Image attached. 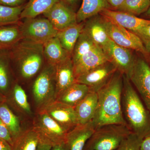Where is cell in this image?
Returning a JSON list of instances; mask_svg holds the SVG:
<instances>
[{"instance_id":"obj_12","label":"cell","mask_w":150,"mask_h":150,"mask_svg":"<svg viewBox=\"0 0 150 150\" xmlns=\"http://www.w3.org/2000/svg\"><path fill=\"white\" fill-rule=\"evenodd\" d=\"M43 14L58 31L77 23L76 13L72 8L61 0Z\"/></svg>"},{"instance_id":"obj_32","label":"cell","mask_w":150,"mask_h":150,"mask_svg":"<svg viewBox=\"0 0 150 150\" xmlns=\"http://www.w3.org/2000/svg\"><path fill=\"white\" fill-rule=\"evenodd\" d=\"M143 139L136 134L131 133L115 150H140Z\"/></svg>"},{"instance_id":"obj_40","label":"cell","mask_w":150,"mask_h":150,"mask_svg":"<svg viewBox=\"0 0 150 150\" xmlns=\"http://www.w3.org/2000/svg\"><path fill=\"white\" fill-rule=\"evenodd\" d=\"M0 150H12L11 146L8 142L0 138Z\"/></svg>"},{"instance_id":"obj_10","label":"cell","mask_w":150,"mask_h":150,"mask_svg":"<svg viewBox=\"0 0 150 150\" xmlns=\"http://www.w3.org/2000/svg\"><path fill=\"white\" fill-rule=\"evenodd\" d=\"M102 49L108 62L113 64L122 74L129 76L134 68L137 57L134 51L118 46L110 39Z\"/></svg>"},{"instance_id":"obj_25","label":"cell","mask_w":150,"mask_h":150,"mask_svg":"<svg viewBox=\"0 0 150 150\" xmlns=\"http://www.w3.org/2000/svg\"><path fill=\"white\" fill-rule=\"evenodd\" d=\"M108 9H111L107 0H82L80 8L76 13L77 21L83 22Z\"/></svg>"},{"instance_id":"obj_16","label":"cell","mask_w":150,"mask_h":150,"mask_svg":"<svg viewBox=\"0 0 150 150\" xmlns=\"http://www.w3.org/2000/svg\"><path fill=\"white\" fill-rule=\"evenodd\" d=\"M6 102L15 112L33 119L35 115L31 110L26 93L22 87L16 82L6 97Z\"/></svg>"},{"instance_id":"obj_23","label":"cell","mask_w":150,"mask_h":150,"mask_svg":"<svg viewBox=\"0 0 150 150\" xmlns=\"http://www.w3.org/2000/svg\"><path fill=\"white\" fill-rule=\"evenodd\" d=\"M0 119L7 127L13 142L25 131L19 117L6 101L0 103Z\"/></svg>"},{"instance_id":"obj_13","label":"cell","mask_w":150,"mask_h":150,"mask_svg":"<svg viewBox=\"0 0 150 150\" xmlns=\"http://www.w3.org/2000/svg\"><path fill=\"white\" fill-rule=\"evenodd\" d=\"M43 110L68 132L78 125L74 108L55 100Z\"/></svg>"},{"instance_id":"obj_42","label":"cell","mask_w":150,"mask_h":150,"mask_svg":"<svg viewBox=\"0 0 150 150\" xmlns=\"http://www.w3.org/2000/svg\"><path fill=\"white\" fill-rule=\"evenodd\" d=\"M142 16L144 18L150 20V6L147 11L144 13L143 14Z\"/></svg>"},{"instance_id":"obj_41","label":"cell","mask_w":150,"mask_h":150,"mask_svg":"<svg viewBox=\"0 0 150 150\" xmlns=\"http://www.w3.org/2000/svg\"><path fill=\"white\" fill-rule=\"evenodd\" d=\"M61 1L73 8V7L76 4L79 0H61Z\"/></svg>"},{"instance_id":"obj_39","label":"cell","mask_w":150,"mask_h":150,"mask_svg":"<svg viewBox=\"0 0 150 150\" xmlns=\"http://www.w3.org/2000/svg\"><path fill=\"white\" fill-rule=\"evenodd\" d=\"M50 150H68L67 144L65 141L57 144L54 145Z\"/></svg>"},{"instance_id":"obj_38","label":"cell","mask_w":150,"mask_h":150,"mask_svg":"<svg viewBox=\"0 0 150 150\" xmlns=\"http://www.w3.org/2000/svg\"><path fill=\"white\" fill-rule=\"evenodd\" d=\"M140 150H150V136L145 137L142 140Z\"/></svg>"},{"instance_id":"obj_26","label":"cell","mask_w":150,"mask_h":150,"mask_svg":"<svg viewBox=\"0 0 150 150\" xmlns=\"http://www.w3.org/2000/svg\"><path fill=\"white\" fill-rule=\"evenodd\" d=\"M83 22L75 23L65 29L58 31L56 36L62 47L71 55L75 45L83 31Z\"/></svg>"},{"instance_id":"obj_37","label":"cell","mask_w":150,"mask_h":150,"mask_svg":"<svg viewBox=\"0 0 150 150\" xmlns=\"http://www.w3.org/2000/svg\"><path fill=\"white\" fill-rule=\"evenodd\" d=\"M111 9L118 11L123 4L125 0H107Z\"/></svg>"},{"instance_id":"obj_43","label":"cell","mask_w":150,"mask_h":150,"mask_svg":"<svg viewBox=\"0 0 150 150\" xmlns=\"http://www.w3.org/2000/svg\"><path fill=\"white\" fill-rule=\"evenodd\" d=\"M6 101V97L0 93V103Z\"/></svg>"},{"instance_id":"obj_24","label":"cell","mask_w":150,"mask_h":150,"mask_svg":"<svg viewBox=\"0 0 150 150\" xmlns=\"http://www.w3.org/2000/svg\"><path fill=\"white\" fill-rule=\"evenodd\" d=\"M89 92L88 86L76 82L63 92L56 100L75 108Z\"/></svg>"},{"instance_id":"obj_29","label":"cell","mask_w":150,"mask_h":150,"mask_svg":"<svg viewBox=\"0 0 150 150\" xmlns=\"http://www.w3.org/2000/svg\"><path fill=\"white\" fill-rule=\"evenodd\" d=\"M39 140V134L33 128L27 129L14 141L12 150H36Z\"/></svg>"},{"instance_id":"obj_21","label":"cell","mask_w":150,"mask_h":150,"mask_svg":"<svg viewBox=\"0 0 150 150\" xmlns=\"http://www.w3.org/2000/svg\"><path fill=\"white\" fill-rule=\"evenodd\" d=\"M98 100L97 93L90 91L74 108L78 124H85L92 121L96 112Z\"/></svg>"},{"instance_id":"obj_20","label":"cell","mask_w":150,"mask_h":150,"mask_svg":"<svg viewBox=\"0 0 150 150\" xmlns=\"http://www.w3.org/2000/svg\"><path fill=\"white\" fill-rule=\"evenodd\" d=\"M16 82L8 50H0V93L6 97Z\"/></svg>"},{"instance_id":"obj_28","label":"cell","mask_w":150,"mask_h":150,"mask_svg":"<svg viewBox=\"0 0 150 150\" xmlns=\"http://www.w3.org/2000/svg\"><path fill=\"white\" fill-rule=\"evenodd\" d=\"M19 23L0 26V50L10 49L23 39Z\"/></svg>"},{"instance_id":"obj_22","label":"cell","mask_w":150,"mask_h":150,"mask_svg":"<svg viewBox=\"0 0 150 150\" xmlns=\"http://www.w3.org/2000/svg\"><path fill=\"white\" fill-rule=\"evenodd\" d=\"M43 48L45 60L52 66H56L71 56L62 47L56 35L44 43Z\"/></svg>"},{"instance_id":"obj_18","label":"cell","mask_w":150,"mask_h":150,"mask_svg":"<svg viewBox=\"0 0 150 150\" xmlns=\"http://www.w3.org/2000/svg\"><path fill=\"white\" fill-rule=\"evenodd\" d=\"M95 130L92 121L85 124H78L66 136L65 142L68 150H83Z\"/></svg>"},{"instance_id":"obj_17","label":"cell","mask_w":150,"mask_h":150,"mask_svg":"<svg viewBox=\"0 0 150 150\" xmlns=\"http://www.w3.org/2000/svg\"><path fill=\"white\" fill-rule=\"evenodd\" d=\"M55 67L56 100L63 92L76 81L71 56Z\"/></svg>"},{"instance_id":"obj_2","label":"cell","mask_w":150,"mask_h":150,"mask_svg":"<svg viewBox=\"0 0 150 150\" xmlns=\"http://www.w3.org/2000/svg\"><path fill=\"white\" fill-rule=\"evenodd\" d=\"M121 106L126 126L142 139L150 136V112L130 80L123 75Z\"/></svg>"},{"instance_id":"obj_27","label":"cell","mask_w":150,"mask_h":150,"mask_svg":"<svg viewBox=\"0 0 150 150\" xmlns=\"http://www.w3.org/2000/svg\"><path fill=\"white\" fill-rule=\"evenodd\" d=\"M60 0H28L21 15V19L33 18L48 11Z\"/></svg>"},{"instance_id":"obj_5","label":"cell","mask_w":150,"mask_h":150,"mask_svg":"<svg viewBox=\"0 0 150 150\" xmlns=\"http://www.w3.org/2000/svg\"><path fill=\"white\" fill-rule=\"evenodd\" d=\"M32 92L37 112L56 100L55 66L47 64L43 67L33 83Z\"/></svg>"},{"instance_id":"obj_6","label":"cell","mask_w":150,"mask_h":150,"mask_svg":"<svg viewBox=\"0 0 150 150\" xmlns=\"http://www.w3.org/2000/svg\"><path fill=\"white\" fill-rule=\"evenodd\" d=\"M103 18L105 25L110 40L118 46L140 53L150 64V55L140 38L134 33L111 21L104 16Z\"/></svg>"},{"instance_id":"obj_35","label":"cell","mask_w":150,"mask_h":150,"mask_svg":"<svg viewBox=\"0 0 150 150\" xmlns=\"http://www.w3.org/2000/svg\"><path fill=\"white\" fill-rule=\"evenodd\" d=\"M25 0H0V5L9 7L22 6Z\"/></svg>"},{"instance_id":"obj_19","label":"cell","mask_w":150,"mask_h":150,"mask_svg":"<svg viewBox=\"0 0 150 150\" xmlns=\"http://www.w3.org/2000/svg\"><path fill=\"white\" fill-rule=\"evenodd\" d=\"M108 61L102 48L97 45L73 64L76 78Z\"/></svg>"},{"instance_id":"obj_14","label":"cell","mask_w":150,"mask_h":150,"mask_svg":"<svg viewBox=\"0 0 150 150\" xmlns=\"http://www.w3.org/2000/svg\"><path fill=\"white\" fill-rule=\"evenodd\" d=\"M105 17L133 33L150 25V20L139 18L132 14L108 9L100 13Z\"/></svg>"},{"instance_id":"obj_31","label":"cell","mask_w":150,"mask_h":150,"mask_svg":"<svg viewBox=\"0 0 150 150\" xmlns=\"http://www.w3.org/2000/svg\"><path fill=\"white\" fill-rule=\"evenodd\" d=\"M150 6V0H125L118 11L139 16L146 13Z\"/></svg>"},{"instance_id":"obj_8","label":"cell","mask_w":150,"mask_h":150,"mask_svg":"<svg viewBox=\"0 0 150 150\" xmlns=\"http://www.w3.org/2000/svg\"><path fill=\"white\" fill-rule=\"evenodd\" d=\"M32 128L40 138L48 141L52 146L65 141L68 132L43 110L34 116Z\"/></svg>"},{"instance_id":"obj_7","label":"cell","mask_w":150,"mask_h":150,"mask_svg":"<svg viewBox=\"0 0 150 150\" xmlns=\"http://www.w3.org/2000/svg\"><path fill=\"white\" fill-rule=\"evenodd\" d=\"M24 19L19 23L23 39L43 45L57 35L58 30L46 18Z\"/></svg>"},{"instance_id":"obj_1","label":"cell","mask_w":150,"mask_h":150,"mask_svg":"<svg viewBox=\"0 0 150 150\" xmlns=\"http://www.w3.org/2000/svg\"><path fill=\"white\" fill-rule=\"evenodd\" d=\"M123 87V74L116 71L110 81L97 92V107L92 121L95 129L108 124L126 125L121 106Z\"/></svg>"},{"instance_id":"obj_36","label":"cell","mask_w":150,"mask_h":150,"mask_svg":"<svg viewBox=\"0 0 150 150\" xmlns=\"http://www.w3.org/2000/svg\"><path fill=\"white\" fill-rule=\"evenodd\" d=\"M52 147V144L49 142L40 138V140L36 150H50Z\"/></svg>"},{"instance_id":"obj_30","label":"cell","mask_w":150,"mask_h":150,"mask_svg":"<svg viewBox=\"0 0 150 150\" xmlns=\"http://www.w3.org/2000/svg\"><path fill=\"white\" fill-rule=\"evenodd\" d=\"M24 6L9 7L0 5V26L18 24Z\"/></svg>"},{"instance_id":"obj_11","label":"cell","mask_w":150,"mask_h":150,"mask_svg":"<svg viewBox=\"0 0 150 150\" xmlns=\"http://www.w3.org/2000/svg\"><path fill=\"white\" fill-rule=\"evenodd\" d=\"M117 71L111 62H106L76 78V81L88 87L90 91L97 92L110 81Z\"/></svg>"},{"instance_id":"obj_4","label":"cell","mask_w":150,"mask_h":150,"mask_svg":"<svg viewBox=\"0 0 150 150\" xmlns=\"http://www.w3.org/2000/svg\"><path fill=\"white\" fill-rule=\"evenodd\" d=\"M132 132L125 124H108L96 128L83 150H115Z\"/></svg>"},{"instance_id":"obj_15","label":"cell","mask_w":150,"mask_h":150,"mask_svg":"<svg viewBox=\"0 0 150 150\" xmlns=\"http://www.w3.org/2000/svg\"><path fill=\"white\" fill-rule=\"evenodd\" d=\"M83 31L96 45L102 48L110 40L105 25L104 18L100 14L84 21Z\"/></svg>"},{"instance_id":"obj_9","label":"cell","mask_w":150,"mask_h":150,"mask_svg":"<svg viewBox=\"0 0 150 150\" xmlns=\"http://www.w3.org/2000/svg\"><path fill=\"white\" fill-rule=\"evenodd\" d=\"M150 112V64L143 57L137 56L128 77Z\"/></svg>"},{"instance_id":"obj_33","label":"cell","mask_w":150,"mask_h":150,"mask_svg":"<svg viewBox=\"0 0 150 150\" xmlns=\"http://www.w3.org/2000/svg\"><path fill=\"white\" fill-rule=\"evenodd\" d=\"M134 33L140 38L146 50L150 55V25Z\"/></svg>"},{"instance_id":"obj_34","label":"cell","mask_w":150,"mask_h":150,"mask_svg":"<svg viewBox=\"0 0 150 150\" xmlns=\"http://www.w3.org/2000/svg\"><path fill=\"white\" fill-rule=\"evenodd\" d=\"M0 138L8 142L11 146H12L13 141L10 132L6 126L0 119Z\"/></svg>"},{"instance_id":"obj_3","label":"cell","mask_w":150,"mask_h":150,"mask_svg":"<svg viewBox=\"0 0 150 150\" xmlns=\"http://www.w3.org/2000/svg\"><path fill=\"white\" fill-rule=\"evenodd\" d=\"M8 50L12 66L23 79H31L42 69L45 60L42 44L22 39Z\"/></svg>"}]
</instances>
